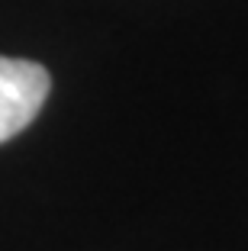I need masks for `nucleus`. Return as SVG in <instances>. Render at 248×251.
<instances>
[{
  "instance_id": "1",
  "label": "nucleus",
  "mask_w": 248,
  "mask_h": 251,
  "mask_svg": "<svg viewBox=\"0 0 248 251\" xmlns=\"http://www.w3.org/2000/svg\"><path fill=\"white\" fill-rule=\"evenodd\" d=\"M52 77L39 61L0 55V142L13 139L39 116Z\"/></svg>"
}]
</instances>
